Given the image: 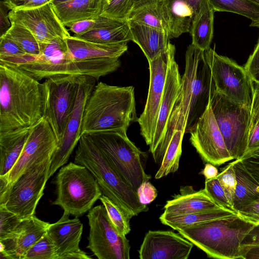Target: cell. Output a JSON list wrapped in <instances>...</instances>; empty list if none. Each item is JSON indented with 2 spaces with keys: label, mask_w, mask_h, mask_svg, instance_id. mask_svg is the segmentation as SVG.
I'll use <instances>...</instances> for the list:
<instances>
[{
  "label": "cell",
  "mask_w": 259,
  "mask_h": 259,
  "mask_svg": "<svg viewBox=\"0 0 259 259\" xmlns=\"http://www.w3.org/2000/svg\"><path fill=\"white\" fill-rule=\"evenodd\" d=\"M42 117L41 83L16 66L0 63V132L32 126Z\"/></svg>",
  "instance_id": "obj_1"
},
{
  "label": "cell",
  "mask_w": 259,
  "mask_h": 259,
  "mask_svg": "<svg viewBox=\"0 0 259 259\" xmlns=\"http://www.w3.org/2000/svg\"><path fill=\"white\" fill-rule=\"evenodd\" d=\"M135 90L99 82L86 103L81 136L118 130H127L138 121Z\"/></svg>",
  "instance_id": "obj_2"
},
{
  "label": "cell",
  "mask_w": 259,
  "mask_h": 259,
  "mask_svg": "<svg viewBox=\"0 0 259 259\" xmlns=\"http://www.w3.org/2000/svg\"><path fill=\"white\" fill-rule=\"evenodd\" d=\"M257 224L238 213L183 227L178 231L209 257L242 258L241 244Z\"/></svg>",
  "instance_id": "obj_3"
},
{
  "label": "cell",
  "mask_w": 259,
  "mask_h": 259,
  "mask_svg": "<svg viewBox=\"0 0 259 259\" xmlns=\"http://www.w3.org/2000/svg\"><path fill=\"white\" fill-rule=\"evenodd\" d=\"M74 162L86 167L96 180L102 193L131 220L148 210L137 193L128 186L110 166L89 135H82L75 151Z\"/></svg>",
  "instance_id": "obj_4"
},
{
  "label": "cell",
  "mask_w": 259,
  "mask_h": 259,
  "mask_svg": "<svg viewBox=\"0 0 259 259\" xmlns=\"http://www.w3.org/2000/svg\"><path fill=\"white\" fill-rule=\"evenodd\" d=\"M179 96L181 109L186 121L185 133L206 109L215 89L204 51L192 44L185 54V69Z\"/></svg>",
  "instance_id": "obj_5"
},
{
  "label": "cell",
  "mask_w": 259,
  "mask_h": 259,
  "mask_svg": "<svg viewBox=\"0 0 259 259\" xmlns=\"http://www.w3.org/2000/svg\"><path fill=\"white\" fill-rule=\"evenodd\" d=\"M126 132L122 129L89 135L119 177L137 192L151 177L145 172L146 153L128 139Z\"/></svg>",
  "instance_id": "obj_6"
},
{
  "label": "cell",
  "mask_w": 259,
  "mask_h": 259,
  "mask_svg": "<svg viewBox=\"0 0 259 259\" xmlns=\"http://www.w3.org/2000/svg\"><path fill=\"white\" fill-rule=\"evenodd\" d=\"M54 183L57 197L52 204L60 206L64 211L75 217L89 211L102 195L88 169L75 162L61 167Z\"/></svg>",
  "instance_id": "obj_7"
},
{
  "label": "cell",
  "mask_w": 259,
  "mask_h": 259,
  "mask_svg": "<svg viewBox=\"0 0 259 259\" xmlns=\"http://www.w3.org/2000/svg\"><path fill=\"white\" fill-rule=\"evenodd\" d=\"M211 108L226 147L234 159L245 154L251 121V107L233 102L213 90Z\"/></svg>",
  "instance_id": "obj_8"
},
{
  "label": "cell",
  "mask_w": 259,
  "mask_h": 259,
  "mask_svg": "<svg viewBox=\"0 0 259 259\" xmlns=\"http://www.w3.org/2000/svg\"><path fill=\"white\" fill-rule=\"evenodd\" d=\"M59 143L50 125L44 117L32 125L16 163L9 172L0 176L1 197H8L13 186L30 168L51 158Z\"/></svg>",
  "instance_id": "obj_9"
},
{
  "label": "cell",
  "mask_w": 259,
  "mask_h": 259,
  "mask_svg": "<svg viewBox=\"0 0 259 259\" xmlns=\"http://www.w3.org/2000/svg\"><path fill=\"white\" fill-rule=\"evenodd\" d=\"M78 76H52L41 83L43 117L50 125L59 143L74 104Z\"/></svg>",
  "instance_id": "obj_10"
},
{
  "label": "cell",
  "mask_w": 259,
  "mask_h": 259,
  "mask_svg": "<svg viewBox=\"0 0 259 259\" xmlns=\"http://www.w3.org/2000/svg\"><path fill=\"white\" fill-rule=\"evenodd\" d=\"M204 57L210 69L215 90L233 102L251 106L253 82L244 67L219 55L210 48L204 51Z\"/></svg>",
  "instance_id": "obj_11"
},
{
  "label": "cell",
  "mask_w": 259,
  "mask_h": 259,
  "mask_svg": "<svg viewBox=\"0 0 259 259\" xmlns=\"http://www.w3.org/2000/svg\"><path fill=\"white\" fill-rule=\"evenodd\" d=\"M90 231L87 248L99 259H129L131 247L110 221L103 205L92 208L87 215Z\"/></svg>",
  "instance_id": "obj_12"
},
{
  "label": "cell",
  "mask_w": 259,
  "mask_h": 259,
  "mask_svg": "<svg viewBox=\"0 0 259 259\" xmlns=\"http://www.w3.org/2000/svg\"><path fill=\"white\" fill-rule=\"evenodd\" d=\"M51 158L30 168L18 179L11 190L3 206L21 220L34 215L50 178Z\"/></svg>",
  "instance_id": "obj_13"
},
{
  "label": "cell",
  "mask_w": 259,
  "mask_h": 259,
  "mask_svg": "<svg viewBox=\"0 0 259 259\" xmlns=\"http://www.w3.org/2000/svg\"><path fill=\"white\" fill-rule=\"evenodd\" d=\"M16 66L38 81L58 75H84L81 65L71 58L66 39L63 38L44 44L39 56L29 55L24 62Z\"/></svg>",
  "instance_id": "obj_14"
},
{
  "label": "cell",
  "mask_w": 259,
  "mask_h": 259,
  "mask_svg": "<svg viewBox=\"0 0 259 259\" xmlns=\"http://www.w3.org/2000/svg\"><path fill=\"white\" fill-rule=\"evenodd\" d=\"M175 53V46L170 43L165 51L153 60L148 61L149 90L144 109L138 118V122L141 135L149 146L154 138L170 61Z\"/></svg>",
  "instance_id": "obj_15"
},
{
  "label": "cell",
  "mask_w": 259,
  "mask_h": 259,
  "mask_svg": "<svg viewBox=\"0 0 259 259\" xmlns=\"http://www.w3.org/2000/svg\"><path fill=\"white\" fill-rule=\"evenodd\" d=\"M96 79L85 75H78L74 104L69 116L63 137L52 156L49 170L51 177L69 160L81 136L84 107L95 85Z\"/></svg>",
  "instance_id": "obj_16"
},
{
  "label": "cell",
  "mask_w": 259,
  "mask_h": 259,
  "mask_svg": "<svg viewBox=\"0 0 259 259\" xmlns=\"http://www.w3.org/2000/svg\"><path fill=\"white\" fill-rule=\"evenodd\" d=\"M190 141L203 161L220 166L234 159L230 154L212 112L210 102L188 131Z\"/></svg>",
  "instance_id": "obj_17"
},
{
  "label": "cell",
  "mask_w": 259,
  "mask_h": 259,
  "mask_svg": "<svg viewBox=\"0 0 259 259\" xmlns=\"http://www.w3.org/2000/svg\"><path fill=\"white\" fill-rule=\"evenodd\" d=\"M9 17L10 21L26 27L42 44H49L56 38H66L70 36L51 3L38 7L11 10Z\"/></svg>",
  "instance_id": "obj_18"
},
{
  "label": "cell",
  "mask_w": 259,
  "mask_h": 259,
  "mask_svg": "<svg viewBox=\"0 0 259 259\" xmlns=\"http://www.w3.org/2000/svg\"><path fill=\"white\" fill-rule=\"evenodd\" d=\"M193 244L170 231H149L139 250L140 259H187Z\"/></svg>",
  "instance_id": "obj_19"
},
{
  "label": "cell",
  "mask_w": 259,
  "mask_h": 259,
  "mask_svg": "<svg viewBox=\"0 0 259 259\" xmlns=\"http://www.w3.org/2000/svg\"><path fill=\"white\" fill-rule=\"evenodd\" d=\"M50 224L34 215L22 220L11 233L0 239L1 257L23 259L30 247L47 233Z\"/></svg>",
  "instance_id": "obj_20"
},
{
  "label": "cell",
  "mask_w": 259,
  "mask_h": 259,
  "mask_svg": "<svg viewBox=\"0 0 259 259\" xmlns=\"http://www.w3.org/2000/svg\"><path fill=\"white\" fill-rule=\"evenodd\" d=\"M69 215L64 211L61 218L50 224L47 229V234L55 245L57 259H91L79 246L83 225L77 217L70 219Z\"/></svg>",
  "instance_id": "obj_21"
},
{
  "label": "cell",
  "mask_w": 259,
  "mask_h": 259,
  "mask_svg": "<svg viewBox=\"0 0 259 259\" xmlns=\"http://www.w3.org/2000/svg\"><path fill=\"white\" fill-rule=\"evenodd\" d=\"M182 85V76L175 60V54L170 61L156 130L153 141L149 146L151 154L155 151L165 133L169 117L181 92Z\"/></svg>",
  "instance_id": "obj_22"
},
{
  "label": "cell",
  "mask_w": 259,
  "mask_h": 259,
  "mask_svg": "<svg viewBox=\"0 0 259 259\" xmlns=\"http://www.w3.org/2000/svg\"><path fill=\"white\" fill-rule=\"evenodd\" d=\"M220 207L209 196L204 189L195 191L191 186H185L180 193L166 202L164 212L170 214H183L218 209Z\"/></svg>",
  "instance_id": "obj_23"
},
{
  "label": "cell",
  "mask_w": 259,
  "mask_h": 259,
  "mask_svg": "<svg viewBox=\"0 0 259 259\" xmlns=\"http://www.w3.org/2000/svg\"><path fill=\"white\" fill-rule=\"evenodd\" d=\"M128 21L133 41L141 48L148 62L153 60L167 49L170 43L167 31Z\"/></svg>",
  "instance_id": "obj_24"
},
{
  "label": "cell",
  "mask_w": 259,
  "mask_h": 259,
  "mask_svg": "<svg viewBox=\"0 0 259 259\" xmlns=\"http://www.w3.org/2000/svg\"><path fill=\"white\" fill-rule=\"evenodd\" d=\"M31 127L0 132V176H5L20 157Z\"/></svg>",
  "instance_id": "obj_25"
},
{
  "label": "cell",
  "mask_w": 259,
  "mask_h": 259,
  "mask_svg": "<svg viewBox=\"0 0 259 259\" xmlns=\"http://www.w3.org/2000/svg\"><path fill=\"white\" fill-rule=\"evenodd\" d=\"M52 5L60 21L65 26L69 23L98 17L102 11L103 2L102 0H71Z\"/></svg>",
  "instance_id": "obj_26"
},
{
  "label": "cell",
  "mask_w": 259,
  "mask_h": 259,
  "mask_svg": "<svg viewBox=\"0 0 259 259\" xmlns=\"http://www.w3.org/2000/svg\"><path fill=\"white\" fill-rule=\"evenodd\" d=\"M214 11L208 0H202L191 26L192 44L202 51L210 48L213 34Z\"/></svg>",
  "instance_id": "obj_27"
},
{
  "label": "cell",
  "mask_w": 259,
  "mask_h": 259,
  "mask_svg": "<svg viewBox=\"0 0 259 259\" xmlns=\"http://www.w3.org/2000/svg\"><path fill=\"white\" fill-rule=\"evenodd\" d=\"M127 20L162 29L169 33V15L166 0L152 1L132 9Z\"/></svg>",
  "instance_id": "obj_28"
},
{
  "label": "cell",
  "mask_w": 259,
  "mask_h": 259,
  "mask_svg": "<svg viewBox=\"0 0 259 259\" xmlns=\"http://www.w3.org/2000/svg\"><path fill=\"white\" fill-rule=\"evenodd\" d=\"M233 163L236 178L233 206L238 213L243 207L259 198V183L246 170L240 159H235Z\"/></svg>",
  "instance_id": "obj_29"
},
{
  "label": "cell",
  "mask_w": 259,
  "mask_h": 259,
  "mask_svg": "<svg viewBox=\"0 0 259 259\" xmlns=\"http://www.w3.org/2000/svg\"><path fill=\"white\" fill-rule=\"evenodd\" d=\"M74 36L87 41L104 44L133 41L128 21L114 19L105 27Z\"/></svg>",
  "instance_id": "obj_30"
},
{
  "label": "cell",
  "mask_w": 259,
  "mask_h": 259,
  "mask_svg": "<svg viewBox=\"0 0 259 259\" xmlns=\"http://www.w3.org/2000/svg\"><path fill=\"white\" fill-rule=\"evenodd\" d=\"M235 213H238L232 210L219 208L183 214H170L163 212L159 220L162 224L178 230L184 227L229 217Z\"/></svg>",
  "instance_id": "obj_31"
},
{
  "label": "cell",
  "mask_w": 259,
  "mask_h": 259,
  "mask_svg": "<svg viewBox=\"0 0 259 259\" xmlns=\"http://www.w3.org/2000/svg\"><path fill=\"white\" fill-rule=\"evenodd\" d=\"M169 15V34L177 38L190 31L196 14L194 9L185 0H166Z\"/></svg>",
  "instance_id": "obj_32"
},
{
  "label": "cell",
  "mask_w": 259,
  "mask_h": 259,
  "mask_svg": "<svg viewBox=\"0 0 259 259\" xmlns=\"http://www.w3.org/2000/svg\"><path fill=\"white\" fill-rule=\"evenodd\" d=\"M185 131L182 128L176 129L165 152L160 167L155 178L159 179L170 173L177 171L179 167L182 154V144Z\"/></svg>",
  "instance_id": "obj_33"
},
{
  "label": "cell",
  "mask_w": 259,
  "mask_h": 259,
  "mask_svg": "<svg viewBox=\"0 0 259 259\" xmlns=\"http://www.w3.org/2000/svg\"><path fill=\"white\" fill-rule=\"evenodd\" d=\"M11 23V26L5 35L15 41L26 54L39 56L44 44H40L24 25L15 21Z\"/></svg>",
  "instance_id": "obj_34"
},
{
  "label": "cell",
  "mask_w": 259,
  "mask_h": 259,
  "mask_svg": "<svg viewBox=\"0 0 259 259\" xmlns=\"http://www.w3.org/2000/svg\"><path fill=\"white\" fill-rule=\"evenodd\" d=\"M214 12L239 14L251 21L259 19V6L249 0H208Z\"/></svg>",
  "instance_id": "obj_35"
},
{
  "label": "cell",
  "mask_w": 259,
  "mask_h": 259,
  "mask_svg": "<svg viewBox=\"0 0 259 259\" xmlns=\"http://www.w3.org/2000/svg\"><path fill=\"white\" fill-rule=\"evenodd\" d=\"M104 206L108 215L117 231L125 236L131 231L130 219L113 201L106 196L102 195L99 198Z\"/></svg>",
  "instance_id": "obj_36"
},
{
  "label": "cell",
  "mask_w": 259,
  "mask_h": 259,
  "mask_svg": "<svg viewBox=\"0 0 259 259\" xmlns=\"http://www.w3.org/2000/svg\"><path fill=\"white\" fill-rule=\"evenodd\" d=\"M57 259L55 245L46 233L25 254L23 259Z\"/></svg>",
  "instance_id": "obj_37"
},
{
  "label": "cell",
  "mask_w": 259,
  "mask_h": 259,
  "mask_svg": "<svg viewBox=\"0 0 259 259\" xmlns=\"http://www.w3.org/2000/svg\"><path fill=\"white\" fill-rule=\"evenodd\" d=\"M130 0H109L103 5L100 15L125 21L131 11Z\"/></svg>",
  "instance_id": "obj_38"
},
{
  "label": "cell",
  "mask_w": 259,
  "mask_h": 259,
  "mask_svg": "<svg viewBox=\"0 0 259 259\" xmlns=\"http://www.w3.org/2000/svg\"><path fill=\"white\" fill-rule=\"evenodd\" d=\"M204 189L220 207L235 211L230 203L217 176L212 179H205Z\"/></svg>",
  "instance_id": "obj_39"
},
{
  "label": "cell",
  "mask_w": 259,
  "mask_h": 259,
  "mask_svg": "<svg viewBox=\"0 0 259 259\" xmlns=\"http://www.w3.org/2000/svg\"><path fill=\"white\" fill-rule=\"evenodd\" d=\"M113 19L103 16L91 20H86L67 24L66 27L74 33V35H80L90 31L98 29L109 24Z\"/></svg>",
  "instance_id": "obj_40"
},
{
  "label": "cell",
  "mask_w": 259,
  "mask_h": 259,
  "mask_svg": "<svg viewBox=\"0 0 259 259\" xmlns=\"http://www.w3.org/2000/svg\"><path fill=\"white\" fill-rule=\"evenodd\" d=\"M217 177L225 190L230 203L233 206V201L236 186V174L233 162L228 163L223 168Z\"/></svg>",
  "instance_id": "obj_41"
},
{
  "label": "cell",
  "mask_w": 259,
  "mask_h": 259,
  "mask_svg": "<svg viewBox=\"0 0 259 259\" xmlns=\"http://www.w3.org/2000/svg\"><path fill=\"white\" fill-rule=\"evenodd\" d=\"M26 54L13 40L6 35L0 36V63L10 61Z\"/></svg>",
  "instance_id": "obj_42"
},
{
  "label": "cell",
  "mask_w": 259,
  "mask_h": 259,
  "mask_svg": "<svg viewBox=\"0 0 259 259\" xmlns=\"http://www.w3.org/2000/svg\"><path fill=\"white\" fill-rule=\"evenodd\" d=\"M21 220L5 206L0 205V239L11 233Z\"/></svg>",
  "instance_id": "obj_43"
},
{
  "label": "cell",
  "mask_w": 259,
  "mask_h": 259,
  "mask_svg": "<svg viewBox=\"0 0 259 259\" xmlns=\"http://www.w3.org/2000/svg\"><path fill=\"white\" fill-rule=\"evenodd\" d=\"M240 159L246 170L259 183V148L245 153Z\"/></svg>",
  "instance_id": "obj_44"
},
{
  "label": "cell",
  "mask_w": 259,
  "mask_h": 259,
  "mask_svg": "<svg viewBox=\"0 0 259 259\" xmlns=\"http://www.w3.org/2000/svg\"><path fill=\"white\" fill-rule=\"evenodd\" d=\"M244 68L251 80L259 84V39Z\"/></svg>",
  "instance_id": "obj_45"
},
{
  "label": "cell",
  "mask_w": 259,
  "mask_h": 259,
  "mask_svg": "<svg viewBox=\"0 0 259 259\" xmlns=\"http://www.w3.org/2000/svg\"><path fill=\"white\" fill-rule=\"evenodd\" d=\"M137 193L140 202L145 205L150 203L157 196L156 189L149 181L142 183Z\"/></svg>",
  "instance_id": "obj_46"
},
{
  "label": "cell",
  "mask_w": 259,
  "mask_h": 259,
  "mask_svg": "<svg viewBox=\"0 0 259 259\" xmlns=\"http://www.w3.org/2000/svg\"><path fill=\"white\" fill-rule=\"evenodd\" d=\"M54 0H5L7 7L10 10H18L38 7L52 3Z\"/></svg>",
  "instance_id": "obj_47"
},
{
  "label": "cell",
  "mask_w": 259,
  "mask_h": 259,
  "mask_svg": "<svg viewBox=\"0 0 259 259\" xmlns=\"http://www.w3.org/2000/svg\"><path fill=\"white\" fill-rule=\"evenodd\" d=\"M259 247V224L256 225L244 238L241 244L242 259L247 250L251 247Z\"/></svg>",
  "instance_id": "obj_48"
},
{
  "label": "cell",
  "mask_w": 259,
  "mask_h": 259,
  "mask_svg": "<svg viewBox=\"0 0 259 259\" xmlns=\"http://www.w3.org/2000/svg\"><path fill=\"white\" fill-rule=\"evenodd\" d=\"M238 214L246 220L258 224L259 198L243 207L238 212Z\"/></svg>",
  "instance_id": "obj_49"
},
{
  "label": "cell",
  "mask_w": 259,
  "mask_h": 259,
  "mask_svg": "<svg viewBox=\"0 0 259 259\" xmlns=\"http://www.w3.org/2000/svg\"><path fill=\"white\" fill-rule=\"evenodd\" d=\"M254 88L251 103V121L249 127V135L253 129L256 122L259 120V84Z\"/></svg>",
  "instance_id": "obj_50"
},
{
  "label": "cell",
  "mask_w": 259,
  "mask_h": 259,
  "mask_svg": "<svg viewBox=\"0 0 259 259\" xmlns=\"http://www.w3.org/2000/svg\"><path fill=\"white\" fill-rule=\"evenodd\" d=\"M10 10L5 5L4 1L1 0L0 2V36L5 34L11 26V23L9 17Z\"/></svg>",
  "instance_id": "obj_51"
},
{
  "label": "cell",
  "mask_w": 259,
  "mask_h": 259,
  "mask_svg": "<svg viewBox=\"0 0 259 259\" xmlns=\"http://www.w3.org/2000/svg\"><path fill=\"white\" fill-rule=\"evenodd\" d=\"M259 148V120L249 135L247 150L245 153Z\"/></svg>",
  "instance_id": "obj_52"
},
{
  "label": "cell",
  "mask_w": 259,
  "mask_h": 259,
  "mask_svg": "<svg viewBox=\"0 0 259 259\" xmlns=\"http://www.w3.org/2000/svg\"><path fill=\"white\" fill-rule=\"evenodd\" d=\"M201 173L205 177V179H212L219 174L217 168L210 163H206Z\"/></svg>",
  "instance_id": "obj_53"
},
{
  "label": "cell",
  "mask_w": 259,
  "mask_h": 259,
  "mask_svg": "<svg viewBox=\"0 0 259 259\" xmlns=\"http://www.w3.org/2000/svg\"><path fill=\"white\" fill-rule=\"evenodd\" d=\"M259 259V247H253L249 249L244 255V259Z\"/></svg>",
  "instance_id": "obj_54"
},
{
  "label": "cell",
  "mask_w": 259,
  "mask_h": 259,
  "mask_svg": "<svg viewBox=\"0 0 259 259\" xmlns=\"http://www.w3.org/2000/svg\"><path fill=\"white\" fill-rule=\"evenodd\" d=\"M158 1V0H130V5L131 8V10L132 9L137 8V7L146 4L147 3H150L152 1Z\"/></svg>",
  "instance_id": "obj_55"
},
{
  "label": "cell",
  "mask_w": 259,
  "mask_h": 259,
  "mask_svg": "<svg viewBox=\"0 0 259 259\" xmlns=\"http://www.w3.org/2000/svg\"><path fill=\"white\" fill-rule=\"evenodd\" d=\"M195 10L196 13L198 11L202 0H185Z\"/></svg>",
  "instance_id": "obj_56"
},
{
  "label": "cell",
  "mask_w": 259,
  "mask_h": 259,
  "mask_svg": "<svg viewBox=\"0 0 259 259\" xmlns=\"http://www.w3.org/2000/svg\"><path fill=\"white\" fill-rule=\"evenodd\" d=\"M250 26L251 27H256L259 28V19L254 21H251V23Z\"/></svg>",
  "instance_id": "obj_57"
},
{
  "label": "cell",
  "mask_w": 259,
  "mask_h": 259,
  "mask_svg": "<svg viewBox=\"0 0 259 259\" xmlns=\"http://www.w3.org/2000/svg\"><path fill=\"white\" fill-rule=\"evenodd\" d=\"M71 1V0H54V1H53L52 2V4H59V3L66 2H67V1Z\"/></svg>",
  "instance_id": "obj_58"
},
{
  "label": "cell",
  "mask_w": 259,
  "mask_h": 259,
  "mask_svg": "<svg viewBox=\"0 0 259 259\" xmlns=\"http://www.w3.org/2000/svg\"><path fill=\"white\" fill-rule=\"evenodd\" d=\"M259 6V0H249Z\"/></svg>",
  "instance_id": "obj_59"
},
{
  "label": "cell",
  "mask_w": 259,
  "mask_h": 259,
  "mask_svg": "<svg viewBox=\"0 0 259 259\" xmlns=\"http://www.w3.org/2000/svg\"><path fill=\"white\" fill-rule=\"evenodd\" d=\"M109 1V0H102V2H103V5L105 3H106V2H107Z\"/></svg>",
  "instance_id": "obj_60"
},
{
  "label": "cell",
  "mask_w": 259,
  "mask_h": 259,
  "mask_svg": "<svg viewBox=\"0 0 259 259\" xmlns=\"http://www.w3.org/2000/svg\"><path fill=\"white\" fill-rule=\"evenodd\" d=\"M3 1H5V0H3Z\"/></svg>",
  "instance_id": "obj_61"
}]
</instances>
